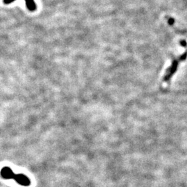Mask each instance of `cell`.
<instances>
[{"label":"cell","mask_w":187,"mask_h":187,"mask_svg":"<svg viewBox=\"0 0 187 187\" xmlns=\"http://www.w3.org/2000/svg\"><path fill=\"white\" fill-rule=\"evenodd\" d=\"M1 177L4 179H14L19 184L29 186L31 183L29 179L23 174H14L9 167H4L1 171Z\"/></svg>","instance_id":"cell-1"},{"label":"cell","mask_w":187,"mask_h":187,"mask_svg":"<svg viewBox=\"0 0 187 187\" xmlns=\"http://www.w3.org/2000/svg\"><path fill=\"white\" fill-rule=\"evenodd\" d=\"M14 1L15 0H3V2H4L5 4H9L12 3L13 1ZM24 1H25L26 2V7H27V9L29 11L33 12V11H36L37 6H36V4L34 0H24Z\"/></svg>","instance_id":"cell-2"},{"label":"cell","mask_w":187,"mask_h":187,"mask_svg":"<svg viewBox=\"0 0 187 187\" xmlns=\"http://www.w3.org/2000/svg\"><path fill=\"white\" fill-rule=\"evenodd\" d=\"M175 22V20L173 18H170L169 20H168V24H170V25H173V24H174Z\"/></svg>","instance_id":"cell-3"},{"label":"cell","mask_w":187,"mask_h":187,"mask_svg":"<svg viewBox=\"0 0 187 187\" xmlns=\"http://www.w3.org/2000/svg\"><path fill=\"white\" fill-rule=\"evenodd\" d=\"M181 44H182V45H184V46H185V45H186V42H185V41H182V42H181Z\"/></svg>","instance_id":"cell-4"}]
</instances>
